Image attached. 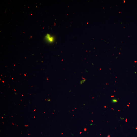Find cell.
Returning a JSON list of instances; mask_svg holds the SVG:
<instances>
[{
	"label": "cell",
	"mask_w": 137,
	"mask_h": 137,
	"mask_svg": "<svg viewBox=\"0 0 137 137\" xmlns=\"http://www.w3.org/2000/svg\"><path fill=\"white\" fill-rule=\"evenodd\" d=\"M46 41L50 43H52L54 41L55 39L54 37L51 36L50 35L47 34L45 37Z\"/></svg>",
	"instance_id": "obj_1"
},
{
	"label": "cell",
	"mask_w": 137,
	"mask_h": 137,
	"mask_svg": "<svg viewBox=\"0 0 137 137\" xmlns=\"http://www.w3.org/2000/svg\"><path fill=\"white\" fill-rule=\"evenodd\" d=\"M117 102V99L114 98L112 99L111 100V102L112 103H115Z\"/></svg>",
	"instance_id": "obj_2"
}]
</instances>
